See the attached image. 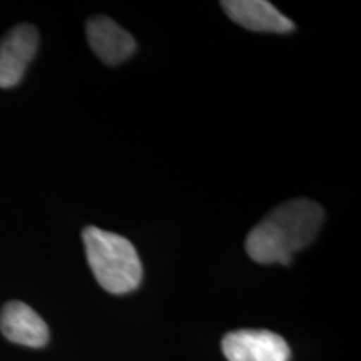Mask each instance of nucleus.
I'll use <instances>...</instances> for the list:
<instances>
[{"label": "nucleus", "mask_w": 361, "mask_h": 361, "mask_svg": "<svg viewBox=\"0 0 361 361\" xmlns=\"http://www.w3.org/2000/svg\"><path fill=\"white\" fill-rule=\"evenodd\" d=\"M221 7L238 25L255 32L286 34L295 24L266 0H224Z\"/></svg>", "instance_id": "6"}, {"label": "nucleus", "mask_w": 361, "mask_h": 361, "mask_svg": "<svg viewBox=\"0 0 361 361\" xmlns=\"http://www.w3.org/2000/svg\"><path fill=\"white\" fill-rule=\"evenodd\" d=\"M39 47V32L34 25H16L0 42V87L8 89L24 78Z\"/></svg>", "instance_id": "4"}, {"label": "nucleus", "mask_w": 361, "mask_h": 361, "mask_svg": "<svg viewBox=\"0 0 361 361\" xmlns=\"http://www.w3.org/2000/svg\"><path fill=\"white\" fill-rule=\"evenodd\" d=\"M323 207L310 200H293L274 207L246 238V252L261 264H290L298 251L316 238Z\"/></svg>", "instance_id": "1"}, {"label": "nucleus", "mask_w": 361, "mask_h": 361, "mask_svg": "<svg viewBox=\"0 0 361 361\" xmlns=\"http://www.w3.org/2000/svg\"><path fill=\"white\" fill-rule=\"evenodd\" d=\"M82 241L87 263L104 290L126 295L141 284L142 263L128 238L89 226L84 229Z\"/></svg>", "instance_id": "2"}, {"label": "nucleus", "mask_w": 361, "mask_h": 361, "mask_svg": "<svg viewBox=\"0 0 361 361\" xmlns=\"http://www.w3.org/2000/svg\"><path fill=\"white\" fill-rule=\"evenodd\" d=\"M85 30L90 47L104 64H123L135 52L133 35L109 17H92L85 25Z\"/></svg>", "instance_id": "5"}, {"label": "nucleus", "mask_w": 361, "mask_h": 361, "mask_svg": "<svg viewBox=\"0 0 361 361\" xmlns=\"http://www.w3.org/2000/svg\"><path fill=\"white\" fill-rule=\"evenodd\" d=\"M0 331L8 341L40 348L49 341L47 324L35 311L22 301H11L0 314Z\"/></svg>", "instance_id": "7"}, {"label": "nucleus", "mask_w": 361, "mask_h": 361, "mask_svg": "<svg viewBox=\"0 0 361 361\" xmlns=\"http://www.w3.org/2000/svg\"><path fill=\"white\" fill-rule=\"evenodd\" d=\"M228 361H290L288 343L268 329H238L223 338Z\"/></svg>", "instance_id": "3"}]
</instances>
